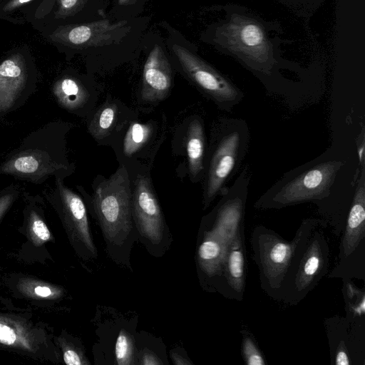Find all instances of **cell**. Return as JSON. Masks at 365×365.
<instances>
[{
  "label": "cell",
  "instance_id": "1",
  "mask_svg": "<svg viewBox=\"0 0 365 365\" xmlns=\"http://www.w3.org/2000/svg\"><path fill=\"white\" fill-rule=\"evenodd\" d=\"M222 9V16L201 32V42L232 57L263 83L289 63L282 56L281 45L288 41L282 38L278 21L266 20L237 4H227Z\"/></svg>",
  "mask_w": 365,
  "mask_h": 365
},
{
  "label": "cell",
  "instance_id": "2",
  "mask_svg": "<svg viewBox=\"0 0 365 365\" xmlns=\"http://www.w3.org/2000/svg\"><path fill=\"white\" fill-rule=\"evenodd\" d=\"M149 16L91 22L45 29L48 40L67 57L80 55L91 63H113L134 58L142 50Z\"/></svg>",
  "mask_w": 365,
  "mask_h": 365
},
{
  "label": "cell",
  "instance_id": "3",
  "mask_svg": "<svg viewBox=\"0 0 365 365\" xmlns=\"http://www.w3.org/2000/svg\"><path fill=\"white\" fill-rule=\"evenodd\" d=\"M345 161L321 156L284 174L255 202L258 210H279L305 202H314L326 222L325 200L331 192Z\"/></svg>",
  "mask_w": 365,
  "mask_h": 365
},
{
  "label": "cell",
  "instance_id": "4",
  "mask_svg": "<svg viewBox=\"0 0 365 365\" xmlns=\"http://www.w3.org/2000/svg\"><path fill=\"white\" fill-rule=\"evenodd\" d=\"M321 226H328L321 218L304 219L290 241L264 225L253 229L250 237L252 259L259 269L261 288L269 297L278 301L286 274L314 230Z\"/></svg>",
  "mask_w": 365,
  "mask_h": 365
},
{
  "label": "cell",
  "instance_id": "5",
  "mask_svg": "<svg viewBox=\"0 0 365 365\" xmlns=\"http://www.w3.org/2000/svg\"><path fill=\"white\" fill-rule=\"evenodd\" d=\"M158 26L163 29L168 53L175 66L219 108L230 112L245 97L243 91L228 77L202 58L197 47L180 31L165 21Z\"/></svg>",
  "mask_w": 365,
  "mask_h": 365
},
{
  "label": "cell",
  "instance_id": "6",
  "mask_svg": "<svg viewBox=\"0 0 365 365\" xmlns=\"http://www.w3.org/2000/svg\"><path fill=\"white\" fill-rule=\"evenodd\" d=\"M250 133L247 122L223 118L215 128L209 158L205 165L204 208L228 187L247 153Z\"/></svg>",
  "mask_w": 365,
  "mask_h": 365
},
{
  "label": "cell",
  "instance_id": "7",
  "mask_svg": "<svg viewBox=\"0 0 365 365\" xmlns=\"http://www.w3.org/2000/svg\"><path fill=\"white\" fill-rule=\"evenodd\" d=\"M93 205L107 245L118 249L128 245L133 231L132 192L125 166L98 185Z\"/></svg>",
  "mask_w": 365,
  "mask_h": 365
},
{
  "label": "cell",
  "instance_id": "8",
  "mask_svg": "<svg viewBox=\"0 0 365 365\" xmlns=\"http://www.w3.org/2000/svg\"><path fill=\"white\" fill-rule=\"evenodd\" d=\"M325 227H319L311 235L282 282L278 302L298 304L327 274L330 247L323 231Z\"/></svg>",
  "mask_w": 365,
  "mask_h": 365
},
{
  "label": "cell",
  "instance_id": "9",
  "mask_svg": "<svg viewBox=\"0 0 365 365\" xmlns=\"http://www.w3.org/2000/svg\"><path fill=\"white\" fill-rule=\"evenodd\" d=\"M338 259L329 278L365 279V168L360 176L341 232Z\"/></svg>",
  "mask_w": 365,
  "mask_h": 365
},
{
  "label": "cell",
  "instance_id": "10",
  "mask_svg": "<svg viewBox=\"0 0 365 365\" xmlns=\"http://www.w3.org/2000/svg\"><path fill=\"white\" fill-rule=\"evenodd\" d=\"M145 53L143 68L141 97L145 101L164 99L173 82V62L165 38L155 31H147L142 41Z\"/></svg>",
  "mask_w": 365,
  "mask_h": 365
},
{
  "label": "cell",
  "instance_id": "11",
  "mask_svg": "<svg viewBox=\"0 0 365 365\" xmlns=\"http://www.w3.org/2000/svg\"><path fill=\"white\" fill-rule=\"evenodd\" d=\"M250 176L247 165L232 185L221 195L220 201L210 214V224L207 228L218 232L228 243L244 225Z\"/></svg>",
  "mask_w": 365,
  "mask_h": 365
},
{
  "label": "cell",
  "instance_id": "12",
  "mask_svg": "<svg viewBox=\"0 0 365 365\" xmlns=\"http://www.w3.org/2000/svg\"><path fill=\"white\" fill-rule=\"evenodd\" d=\"M107 7V0H43L34 23H41L45 30L91 22L106 17Z\"/></svg>",
  "mask_w": 365,
  "mask_h": 365
},
{
  "label": "cell",
  "instance_id": "13",
  "mask_svg": "<svg viewBox=\"0 0 365 365\" xmlns=\"http://www.w3.org/2000/svg\"><path fill=\"white\" fill-rule=\"evenodd\" d=\"M132 215L140 235L152 245H160L165 232L164 217L149 179L138 175L132 194Z\"/></svg>",
  "mask_w": 365,
  "mask_h": 365
},
{
  "label": "cell",
  "instance_id": "14",
  "mask_svg": "<svg viewBox=\"0 0 365 365\" xmlns=\"http://www.w3.org/2000/svg\"><path fill=\"white\" fill-rule=\"evenodd\" d=\"M229 243L216 231L206 229L197 252L198 267L216 290L230 299L224 276V262Z\"/></svg>",
  "mask_w": 365,
  "mask_h": 365
},
{
  "label": "cell",
  "instance_id": "15",
  "mask_svg": "<svg viewBox=\"0 0 365 365\" xmlns=\"http://www.w3.org/2000/svg\"><path fill=\"white\" fill-rule=\"evenodd\" d=\"M60 192L73 239L81 248L83 257L87 259L96 258L97 249L90 232L86 208L83 200L63 185L60 186Z\"/></svg>",
  "mask_w": 365,
  "mask_h": 365
},
{
  "label": "cell",
  "instance_id": "16",
  "mask_svg": "<svg viewBox=\"0 0 365 365\" xmlns=\"http://www.w3.org/2000/svg\"><path fill=\"white\" fill-rule=\"evenodd\" d=\"M246 265L245 225H243L227 245L224 262V276L231 299L242 301L243 299Z\"/></svg>",
  "mask_w": 365,
  "mask_h": 365
},
{
  "label": "cell",
  "instance_id": "17",
  "mask_svg": "<svg viewBox=\"0 0 365 365\" xmlns=\"http://www.w3.org/2000/svg\"><path fill=\"white\" fill-rule=\"evenodd\" d=\"M327 332L330 346L331 362L335 365H351L354 351L348 332L349 322L344 318L336 316L326 320Z\"/></svg>",
  "mask_w": 365,
  "mask_h": 365
},
{
  "label": "cell",
  "instance_id": "18",
  "mask_svg": "<svg viewBox=\"0 0 365 365\" xmlns=\"http://www.w3.org/2000/svg\"><path fill=\"white\" fill-rule=\"evenodd\" d=\"M26 58L21 52H16L4 60L0 64V101L4 93V103L7 104L23 85L26 78Z\"/></svg>",
  "mask_w": 365,
  "mask_h": 365
},
{
  "label": "cell",
  "instance_id": "19",
  "mask_svg": "<svg viewBox=\"0 0 365 365\" xmlns=\"http://www.w3.org/2000/svg\"><path fill=\"white\" fill-rule=\"evenodd\" d=\"M186 151L190 174L194 178L204 170L205 154V135L203 123L199 118L189 124L186 138Z\"/></svg>",
  "mask_w": 365,
  "mask_h": 365
},
{
  "label": "cell",
  "instance_id": "20",
  "mask_svg": "<svg viewBox=\"0 0 365 365\" xmlns=\"http://www.w3.org/2000/svg\"><path fill=\"white\" fill-rule=\"evenodd\" d=\"M342 294L345 302V319L354 324H364L365 290L360 289L351 279H343Z\"/></svg>",
  "mask_w": 365,
  "mask_h": 365
},
{
  "label": "cell",
  "instance_id": "21",
  "mask_svg": "<svg viewBox=\"0 0 365 365\" xmlns=\"http://www.w3.org/2000/svg\"><path fill=\"white\" fill-rule=\"evenodd\" d=\"M43 0H0V19L15 24L34 22Z\"/></svg>",
  "mask_w": 365,
  "mask_h": 365
},
{
  "label": "cell",
  "instance_id": "22",
  "mask_svg": "<svg viewBox=\"0 0 365 365\" xmlns=\"http://www.w3.org/2000/svg\"><path fill=\"white\" fill-rule=\"evenodd\" d=\"M56 90L61 102L69 108L81 106L88 98L87 91L82 83L72 76L62 78Z\"/></svg>",
  "mask_w": 365,
  "mask_h": 365
},
{
  "label": "cell",
  "instance_id": "23",
  "mask_svg": "<svg viewBox=\"0 0 365 365\" xmlns=\"http://www.w3.org/2000/svg\"><path fill=\"white\" fill-rule=\"evenodd\" d=\"M152 133L153 126L150 123H131L123 141L124 154L130 156L138 151L148 141Z\"/></svg>",
  "mask_w": 365,
  "mask_h": 365
},
{
  "label": "cell",
  "instance_id": "24",
  "mask_svg": "<svg viewBox=\"0 0 365 365\" xmlns=\"http://www.w3.org/2000/svg\"><path fill=\"white\" fill-rule=\"evenodd\" d=\"M118 107L114 103L103 106L92 119L89 131L97 139H101L111 130L116 120Z\"/></svg>",
  "mask_w": 365,
  "mask_h": 365
},
{
  "label": "cell",
  "instance_id": "25",
  "mask_svg": "<svg viewBox=\"0 0 365 365\" xmlns=\"http://www.w3.org/2000/svg\"><path fill=\"white\" fill-rule=\"evenodd\" d=\"M150 0H113L108 16L124 19L141 16Z\"/></svg>",
  "mask_w": 365,
  "mask_h": 365
},
{
  "label": "cell",
  "instance_id": "26",
  "mask_svg": "<svg viewBox=\"0 0 365 365\" xmlns=\"http://www.w3.org/2000/svg\"><path fill=\"white\" fill-rule=\"evenodd\" d=\"M242 334V354L247 365H266L265 359L257 343L247 329L240 331Z\"/></svg>",
  "mask_w": 365,
  "mask_h": 365
},
{
  "label": "cell",
  "instance_id": "27",
  "mask_svg": "<svg viewBox=\"0 0 365 365\" xmlns=\"http://www.w3.org/2000/svg\"><path fill=\"white\" fill-rule=\"evenodd\" d=\"M297 16L309 19L319 9L326 0H275Z\"/></svg>",
  "mask_w": 365,
  "mask_h": 365
},
{
  "label": "cell",
  "instance_id": "28",
  "mask_svg": "<svg viewBox=\"0 0 365 365\" xmlns=\"http://www.w3.org/2000/svg\"><path fill=\"white\" fill-rule=\"evenodd\" d=\"M135 346L132 336L125 330H121L115 343V359L119 365L135 364Z\"/></svg>",
  "mask_w": 365,
  "mask_h": 365
},
{
  "label": "cell",
  "instance_id": "29",
  "mask_svg": "<svg viewBox=\"0 0 365 365\" xmlns=\"http://www.w3.org/2000/svg\"><path fill=\"white\" fill-rule=\"evenodd\" d=\"M15 169L23 173H34L38 167V163L32 156H23L17 158L14 162Z\"/></svg>",
  "mask_w": 365,
  "mask_h": 365
},
{
  "label": "cell",
  "instance_id": "30",
  "mask_svg": "<svg viewBox=\"0 0 365 365\" xmlns=\"http://www.w3.org/2000/svg\"><path fill=\"white\" fill-rule=\"evenodd\" d=\"M63 360L68 365H83L89 364L80 354L71 349H68L64 351Z\"/></svg>",
  "mask_w": 365,
  "mask_h": 365
},
{
  "label": "cell",
  "instance_id": "31",
  "mask_svg": "<svg viewBox=\"0 0 365 365\" xmlns=\"http://www.w3.org/2000/svg\"><path fill=\"white\" fill-rule=\"evenodd\" d=\"M32 230L36 236L43 241L50 238V232L46 224L39 219H36L32 222Z\"/></svg>",
  "mask_w": 365,
  "mask_h": 365
},
{
  "label": "cell",
  "instance_id": "32",
  "mask_svg": "<svg viewBox=\"0 0 365 365\" xmlns=\"http://www.w3.org/2000/svg\"><path fill=\"white\" fill-rule=\"evenodd\" d=\"M16 340V335L9 327L0 324V342L7 345L13 344Z\"/></svg>",
  "mask_w": 365,
  "mask_h": 365
},
{
  "label": "cell",
  "instance_id": "33",
  "mask_svg": "<svg viewBox=\"0 0 365 365\" xmlns=\"http://www.w3.org/2000/svg\"><path fill=\"white\" fill-rule=\"evenodd\" d=\"M140 364L143 365H160L162 364L163 362L154 354L145 351L142 354Z\"/></svg>",
  "mask_w": 365,
  "mask_h": 365
},
{
  "label": "cell",
  "instance_id": "34",
  "mask_svg": "<svg viewBox=\"0 0 365 365\" xmlns=\"http://www.w3.org/2000/svg\"><path fill=\"white\" fill-rule=\"evenodd\" d=\"M171 358L173 363L176 365H187L191 364V362L176 352L171 354Z\"/></svg>",
  "mask_w": 365,
  "mask_h": 365
},
{
  "label": "cell",
  "instance_id": "35",
  "mask_svg": "<svg viewBox=\"0 0 365 365\" xmlns=\"http://www.w3.org/2000/svg\"><path fill=\"white\" fill-rule=\"evenodd\" d=\"M35 293L42 297H46L51 294V290L47 287L38 286L34 289Z\"/></svg>",
  "mask_w": 365,
  "mask_h": 365
},
{
  "label": "cell",
  "instance_id": "36",
  "mask_svg": "<svg viewBox=\"0 0 365 365\" xmlns=\"http://www.w3.org/2000/svg\"><path fill=\"white\" fill-rule=\"evenodd\" d=\"M1 200L0 201V204H1Z\"/></svg>",
  "mask_w": 365,
  "mask_h": 365
}]
</instances>
